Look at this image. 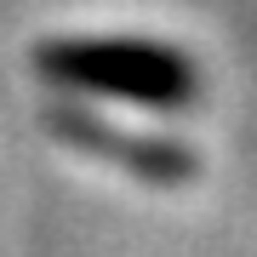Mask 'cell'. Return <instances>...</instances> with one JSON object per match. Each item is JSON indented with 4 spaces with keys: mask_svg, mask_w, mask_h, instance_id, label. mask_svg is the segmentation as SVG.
<instances>
[{
    "mask_svg": "<svg viewBox=\"0 0 257 257\" xmlns=\"http://www.w3.org/2000/svg\"><path fill=\"white\" fill-rule=\"evenodd\" d=\"M35 69L57 86H86L149 109H183L200 92L189 57L155 40H40Z\"/></svg>",
    "mask_w": 257,
    "mask_h": 257,
    "instance_id": "1",
    "label": "cell"
},
{
    "mask_svg": "<svg viewBox=\"0 0 257 257\" xmlns=\"http://www.w3.org/2000/svg\"><path fill=\"white\" fill-rule=\"evenodd\" d=\"M46 126L57 132V138H69L74 149L103 155V160L126 166V172L149 177V183H183V177H194V155H189V149L160 143V138H126V132L103 126L97 114L69 109V103H52V109H46Z\"/></svg>",
    "mask_w": 257,
    "mask_h": 257,
    "instance_id": "2",
    "label": "cell"
}]
</instances>
